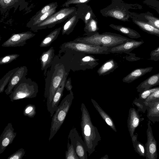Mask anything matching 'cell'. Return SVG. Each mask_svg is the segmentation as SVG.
Here are the masks:
<instances>
[{"mask_svg":"<svg viewBox=\"0 0 159 159\" xmlns=\"http://www.w3.org/2000/svg\"><path fill=\"white\" fill-rule=\"evenodd\" d=\"M159 85V73L150 76L142 82L137 87L138 92L139 93Z\"/></svg>","mask_w":159,"mask_h":159,"instance_id":"ffe728a7","label":"cell"},{"mask_svg":"<svg viewBox=\"0 0 159 159\" xmlns=\"http://www.w3.org/2000/svg\"><path fill=\"white\" fill-rule=\"evenodd\" d=\"M20 55L14 53L4 56L0 58V65L7 64L16 60L19 57Z\"/></svg>","mask_w":159,"mask_h":159,"instance_id":"d590c367","label":"cell"},{"mask_svg":"<svg viewBox=\"0 0 159 159\" xmlns=\"http://www.w3.org/2000/svg\"><path fill=\"white\" fill-rule=\"evenodd\" d=\"M133 103L138 107V110L139 111L145 113L147 110V106L144 102L139 100L137 98L133 101Z\"/></svg>","mask_w":159,"mask_h":159,"instance_id":"ab89813d","label":"cell"},{"mask_svg":"<svg viewBox=\"0 0 159 159\" xmlns=\"http://www.w3.org/2000/svg\"><path fill=\"white\" fill-rule=\"evenodd\" d=\"M77 7V13L79 18L84 22L85 25L92 18L96 17L91 7L87 4H82L75 5Z\"/></svg>","mask_w":159,"mask_h":159,"instance_id":"ac0fdd59","label":"cell"},{"mask_svg":"<svg viewBox=\"0 0 159 159\" xmlns=\"http://www.w3.org/2000/svg\"><path fill=\"white\" fill-rule=\"evenodd\" d=\"M96 59L93 57L89 56H86L82 59V61L85 63H90L92 62L95 61Z\"/></svg>","mask_w":159,"mask_h":159,"instance_id":"7bdbcfd3","label":"cell"},{"mask_svg":"<svg viewBox=\"0 0 159 159\" xmlns=\"http://www.w3.org/2000/svg\"><path fill=\"white\" fill-rule=\"evenodd\" d=\"M145 18L148 20V22L155 28L159 30V19L155 17L145 15Z\"/></svg>","mask_w":159,"mask_h":159,"instance_id":"f35d334b","label":"cell"},{"mask_svg":"<svg viewBox=\"0 0 159 159\" xmlns=\"http://www.w3.org/2000/svg\"><path fill=\"white\" fill-rule=\"evenodd\" d=\"M72 92H70L61 101L52 116L48 139L50 141L63 123L74 99Z\"/></svg>","mask_w":159,"mask_h":159,"instance_id":"277c9868","label":"cell"},{"mask_svg":"<svg viewBox=\"0 0 159 159\" xmlns=\"http://www.w3.org/2000/svg\"><path fill=\"white\" fill-rule=\"evenodd\" d=\"M14 130L11 123H9L5 127L0 136V154L12 143L17 134Z\"/></svg>","mask_w":159,"mask_h":159,"instance_id":"7c38bea8","label":"cell"},{"mask_svg":"<svg viewBox=\"0 0 159 159\" xmlns=\"http://www.w3.org/2000/svg\"><path fill=\"white\" fill-rule=\"evenodd\" d=\"M133 147L135 151L140 156L146 157V151L145 146L137 140V135L134 134L131 138Z\"/></svg>","mask_w":159,"mask_h":159,"instance_id":"1f68e13d","label":"cell"},{"mask_svg":"<svg viewBox=\"0 0 159 159\" xmlns=\"http://www.w3.org/2000/svg\"><path fill=\"white\" fill-rule=\"evenodd\" d=\"M144 43V42L143 40L137 41L131 39L119 45L108 48V51L109 52L113 53L125 52L128 53Z\"/></svg>","mask_w":159,"mask_h":159,"instance_id":"4fadbf2b","label":"cell"},{"mask_svg":"<svg viewBox=\"0 0 159 159\" xmlns=\"http://www.w3.org/2000/svg\"><path fill=\"white\" fill-rule=\"evenodd\" d=\"M23 114L25 116L33 118L36 114L35 106L30 104L27 105L24 109Z\"/></svg>","mask_w":159,"mask_h":159,"instance_id":"e575fe53","label":"cell"},{"mask_svg":"<svg viewBox=\"0 0 159 159\" xmlns=\"http://www.w3.org/2000/svg\"><path fill=\"white\" fill-rule=\"evenodd\" d=\"M25 152V151L23 148H20L9 156L7 159H21Z\"/></svg>","mask_w":159,"mask_h":159,"instance_id":"60d3db41","label":"cell"},{"mask_svg":"<svg viewBox=\"0 0 159 159\" xmlns=\"http://www.w3.org/2000/svg\"><path fill=\"white\" fill-rule=\"evenodd\" d=\"M57 6H58L54 7L48 11L40 16L38 19L33 22L29 25H27L26 26L30 28L31 29L37 25L43 22L53 14L56 12V8H57Z\"/></svg>","mask_w":159,"mask_h":159,"instance_id":"4dcf8cb0","label":"cell"},{"mask_svg":"<svg viewBox=\"0 0 159 159\" xmlns=\"http://www.w3.org/2000/svg\"><path fill=\"white\" fill-rule=\"evenodd\" d=\"M91 0H67L61 7H69L71 4H87Z\"/></svg>","mask_w":159,"mask_h":159,"instance_id":"74e56055","label":"cell"},{"mask_svg":"<svg viewBox=\"0 0 159 159\" xmlns=\"http://www.w3.org/2000/svg\"><path fill=\"white\" fill-rule=\"evenodd\" d=\"M99 28L96 17L91 18L87 23L85 25L84 30L86 36H89L98 32Z\"/></svg>","mask_w":159,"mask_h":159,"instance_id":"4316f807","label":"cell"},{"mask_svg":"<svg viewBox=\"0 0 159 159\" xmlns=\"http://www.w3.org/2000/svg\"><path fill=\"white\" fill-rule=\"evenodd\" d=\"M144 119L141 118L138 111L134 107L129 110L127 120L128 127L131 138L134 135L136 128Z\"/></svg>","mask_w":159,"mask_h":159,"instance_id":"9a60e30c","label":"cell"},{"mask_svg":"<svg viewBox=\"0 0 159 159\" xmlns=\"http://www.w3.org/2000/svg\"><path fill=\"white\" fill-rule=\"evenodd\" d=\"M130 7L123 0H111V3L100 10L102 16L111 17L123 21H128L129 17L128 10Z\"/></svg>","mask_w":159,"mask_h":159,"instance_id":"8992f818","label":"cell"},{"mask_svg":"<svg viewBox=\"0 0 159 159\" xmlns=\"http://www.w3.org/2000/svg\"><path fill=\"white\" fill-rule=\"evenodd\" d=\"M79 18L76 12L68 19L63 25L61 29L62 35H69L73 30Z\"/></svg>","mask_w":159,"mask_h":159,"instance_id":"7402d4cb","label":"cell"},{"mask_svg":"<svg viewBox=\"0 0 159 159\" xmlns=\"http://www.w3.org/2000/svg\"><path fill=\"white\" fill-rule=\"evenodd\" d=\"M55 56V50L52 47L48 50L43 52L40 57L41 64V70L44 71L43 75L46 76L47 70L52 64Z\"/></svg>","mask_w":159,"mask_h":159,"instance_id":"e0dca14e","label":"cell"},{"mask_svg":"<svg viewBox=\"0 0 159 159\" xmlns=\"http://www.w3.org/2000/svg\"><path fill=\"white\" fill-rule=\"evenodd\" d=\"M109 26L114 30L127 35L131 39H138L141 37L139 33L129 27L113 24H111Z\"/></svg>","mask_w":159,"mask_h":159,"instance_id":"cb8c5ba5","label":"cell"},{"mask_svg":"<svg viewBox=\"0 0 159 159\" xmlns=\"http://www.w3.org/2000/svg\"><path fill=\"white\" fill-rule=\"evenodd\" d=\"M65 88L70 92H72V86L71 84V80L70 78H69L66 81Z\"/></svg>","mask_w":159,"mask_h":159,"instance_id":"ee69618b","label":"cell"},{"mask_svg":"<svg viewBox=\"0 0 159 159\" xmlns=\"http://www.w3.org/2000/svg\"><path fill=\"white\" fill-rule=\"evenodd\" d=\"M68 72H66L63 79L57 90L51 102L47 107V110L50 114V116L52 117L57 108L59 103L63 95V92L65 88V84Z\"/></svg>","mask_w":159,"mask_h":159,"instance_id":"5bb4252c","label":"cell"},{"mask_svg":"<svg viewBox=\"0 0 159 159\" xmlns=\"http://www.w3.org/2000/svg\"><path fill=\"white\" fill-rule=\"evenodd\" d=\"M133 21L143 31L149 34L159 37V30L148 22L136 20H133Z\"/></svg>","mask_w":159,"mask_h":159,"instance_id":"484cf974","label":"cell"},{"mask_svg":"<svg viewBox=\"0 0 159 159\" xmlns=\"http://www.w3.org/2000/svg\"><path fill=\"white\" fill-rule=\"evenodd\" d=\"M79 159H87V151L84 141L75 128L70 130L68 136Z\"/></svg>","mask_w":159,"mask_h":159,"instance_id":"9c48e42d","label":"cell"},{"mask_svg":"<svg viewBox=\"0 0 159 159\" xmlns=\"http://www.w3.org/2000/svg\"><path fill=\"white\" fill-rule=\"evenodd\" d=\"M150 56L151 60L155 61L159 60V46L151 52Z\"/></svg>","mask_w":159,"mask_h":159,"instance_id":"b9f144b4","label":"cell"},{"mask_svg":"<svg viewBox=\"0 0 159 159\" xmlns=\"http://www.w3.org/2000/svg\"><path fill=\"white\" fill-rule=\"evenodd\" d=\"M81 128L87 152L89 156L95 150L101 140L97 128L93 124L89 113L85 105L82 103Z\"/></svg>","mask_w":159,"mask_h":159,"instance_id":"7a4b0ae2","label":"cell"},{"mask_svg":"<svg viewBox=\"0 0 159 159\" xmlns=\"http://www.w3.org/2000/svg\"><path fill=\"white\" fill-rule=\"evenodd\" d=\"M62 27H60L51 31L41 42L39 47H49L57 38L61 30Z\"/></svg>","mask_w":159,"mask_h":159,"instance_id":"d4e9b609","label":"cell"},{"mask_svg":"<svg viewBox=\"0 0 159 159\" xmlns=\"http://www.w3.org/2000/svg\"><path fill=\"white\" fill-rule=\"evenodd\" d=\"M159 101V90L151 94L145 101L144 103L147 106L149 104Z\"/></svg>","mask_w":159,"mask_h":159,"instance_id":"8d00e7d4","label":"cell"},{"mask_svg":"<svg viewBox=\"0 0 159 159\" xmlns=\"http://www.w3.org/2000/svg\"><path fill=\"white\" fill-rule=\"evenodd\" d=\"M35 34L28 31L20 33L13 34L2 45L3 47H17L24 46L26 41L34 36Z\"/></svg>","mask_w":159,"mask_h":159,"instance_id":"30bf717a","label":"cell"},{"mask_svg":"<svg viewBox=\"0 0 159 159\" xmlns=\"http://www.w3.org/2000/svg\"><path fill=\"white\" fill-rule=\"evenodd\" d=\"M19 68L17 67L9 70L0 80V93L3 92L5 87Z\"/></svg>","mask_w":159,"mask_h":159,"instance_id":"f1b7e54d","label":"cell"},{"mask_svg":"<svg viewBox=\"0 0 159 159\" xmlns=\"http://www.w3.org/2000/svg\"><path fill=\"white\" fill-rule=\"evenodd\" d=\"M147 116L151 122H159V101L149 104L147 106Z\"/></svg>","mask_w":159,"mask_h":159,"instance_id":"44dd1931","label":"cell"},{"mask_svg":"<svg viewBox=\"0 0 159 159\" xmlns=\"http://www.w3.org/2000/svg\"><path fill=\"white\" fill-rule=\"evenodd\" d=\"M77 9L75 6L63 7L31 30L36 32L39 30L52 28L66 20L76 12Z\"/></svg>","mask_w":159,"mask_h":159,"instance_id":"52a82bcc","label":"cell"},{"mask_svg":"<svg viewBox=\"0 0 159 159\" xmlns=\"http://www.w3.org/2000/svg\"><path fill=\"white\" fill-rule=\"evenodd\" d=\"M117 66L116 62L111 59L104 63L98 69L97 72L99 75H106L114 70Z\"/></svg>","mask_w":159,"mask_h":159,"instance_id":"83f0119b","label":"cell"},{"mask_svg":"<svg viewBox=\"0 0 159 159\" xmlns=\"http://www.w3.org/2000/svg\"><path fill=\"white\" fill-rule=\"evenodd\" d=\"M91 100L94 107L105 123L113 130L116 132L117 130L116 126L111 117L102 108L95 100L92 98L91 99Z\"/></svg>","mask_w":159,"mask_h":159,"instance_id":"603a6c76","label":"cell"},{"mask_svg":"<svg viewBox=\"0 0 159 159\" xmlns=\"http://www.w3.org/2000/svg\"><path fill=\"white\" fill-rule=\"evenodd\" d=\"M57 2H52L48 4L43 7L33 16L26 24L29 25L33 22L38 19L40 16L48 11L54 7L57 6Z\"/></svg>","mask_w":159,"mask_h":159,"instance_id":"f546056e","label":"cell"},{"mask_svg":"<svg viewBox=\"0 0 159 159\" xmlns=\"http://www.w3.org/2000/svg\"><path fill=\"white\" fill-rule=\"evenodd\" d=\"M159 90V87L145 90L140 93L138 99L140 101L144 102L153 93Z\"/></svg>","mask_w":159,"mask_h":159,"instance_id":"836d02e7","label":"cell"},{"mask_svg":"<svg viewBox=\"0 0 159 159\" xmlns=\"http://www.w3.org/2000/svg\"><path fill=\"white\" fill-rule=\"evenodd\" d=\"M38 92V84L30 78L25 77L13 89L9 97L10 101L13 102L22 99L35 98Z\"/></svg>","mask_w":159,"mask_h":159,"instance_id":"5b68a950","label":"cell"},{"mask_svg":"<svg viewBox=\"0 0 159 159\" xmlns=\"http://www.w3.org/2000/svg\"><path fill=\"white\" fill-rule=\"evenodd\" d=\"M59 52L67 50L89 54H107L108 48L77 42L73 41L64 43L60 46Z\"/></svg>","mask_w":159,"mask_h":159,"instance_id":"ba28073f","label":"cell"},{"mask_svg":"<svg viewBox=\"0 0 159 159\" xmlns=\"http://www.w3.org/2000/svg\"><path fill=\"white\" fill-rule=\"evenodd\" d=\"M131 39L116 33L106 32L100 34L98 32L92 35L78 38L73 41L110 48L119 45Z\"/></svg>","mask_w":159,"mask_h":159,"instance_id":"3957f363","label":"cell"},{"mask_svg":"<svg viewBox=\"0 0 159 159\" xmlns=\"http://www.w3.org/2000/svg\"><path fill=\"white\" fill-rule=\"evenodd\" d=\"M67 148V150L65 152L66 159H79L73 145L70 143L68 140Z\"/></svg>","mask_w":159,"mask_h":159,"instance_id":"d6a6232c","label":"cell"},{"mask_svg":"<svg viewBox=\"0 0 159 159\" xmlns=\"http://www.w3.org/2000/svg\"><path fill=\"white\" fill-rule=\"evenodd\" d=\"M27 72L28 69L26 66H22L19 67L8 84L7 88L4 90L6 95H8L11 93L13 89L20 81L26 77Z\"/></svg>","mask_w":159,"mask_h":159,"instance_id":"2e32d148","label":"cell"},{"mask_svg":"<svg viewBox=\"0 0 159 159\" xmlns=\"http://www.w3.org/2000/svg\"><path fill=\"white\" fill-rule=\"evenodd\" d=\"M153 68L152 67H149L136 69L125 77L122 81L124 82L130 83L146 74L150 72Z\"/></svg>","mask_w":159,"mask_h":159,"instance_id":"d6986e66","label":"cell"},{"mask_svg":"<svg viewBox=\"0 0 159 159\" xmlns=\"http://www.w3.org/2000/svg\"><path fill=\"white\" fill-rule=\"evenodd\" d=\"M66 72L64 65L60 62L58 55H55L50 68L45 79L44 97L47 107L52 102L54 95Z\"/></svg>","mask_w":159,"mask_h":159,"instance_id":"6da1fadb","label":"cell"},{"mask_svg":"<svg viewBox=\"0 0 159 159\" xmlns=\"http://www.w3.org/2000/svg\"><path fill=\"white\" fill-rule=\"evenodd\" d=\"M151 121L149 120L147 129V142L145 144L146 159H156L157 157V143L153 134Z\"/></svg>","mask_w":159,"mask_h":159,"instance_id":"8fae6325","label":"cell"}]
</instances>
